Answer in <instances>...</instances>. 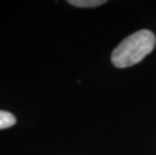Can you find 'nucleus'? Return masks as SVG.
I'll return each instance as SVG.
<instances>
[{
    "label": "nucleus",
    "instance_id": "1",
    "mask_svg": "<svg viewBox=\"0 0 156 155\" xmlns=\"http://www.w3.org/2000/svg\"><path fill=\"white\" fill-rule=\"evenodd\" d=\"M155 35L148 29H142L129 35L112 52L111 60L116 68L125 69L140 62L153 51Z\"/></svg>",
    "mask_w": 156,
    "mask_h": 155
},
{
    "label": "nucleus",
    "instance_id": "2",
    "mask_svg": "<svg viewBox=\"0 0 156 155\" xmlns=\"http://www.w3.org/2000/svg\"><path fill=\"white\" fill-rule=\"evenodd\" d=\"M16 123L15 117L11 113L0 110V129H5L13 126Z\"/></svg>",
    "mask_w": 156,
    "mask_h": 155
},
{
    "label": "nucleus",
    "instance_id": "3",
    "mask_svg": "<svg viewBox=\"0 0 156 155\" xmlns=\"http://www.w3.org/2000/svg\"><path fill=\"white\" fill-rule=\"evenodd\" d=\"M68 2L77 7H97L106 3L105 0H69Z\"/></svg>",
    "mask_w": 156,
    "mask_h": 155
}]
</instances>
